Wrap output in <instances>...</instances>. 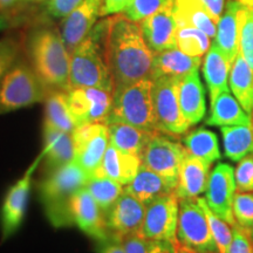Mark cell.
I'll return each mask as SVG.
<instances>
[{"instance_id":"obj_14","label":"cell","mask_w":253,"mask_h":253,"mask_svg":"<svg viewBox=\"0 0 253 253\" xmlns=\"http://www.w3.org/2000/svg\"><path fill=\"white\" fill-rule=\"evenodd\" d=\"M236 192L235 169L227 163H218L209 176L205 201L211 210L231 226L236 224L233 217V199Z\"/></svg>"},{"instance_id":"obj_54","label":"cell","mask_w":253,"mask_h":253,"mask_svg":"<svg viewBox=\"0 0 253 253\" xmlns=\"http://www.w3.org/2000/svg\"><path fill=\"white\" fill-rule=\"evenodd\" d=\"M252 122H253V113H252Z\"/></svg>"},{"instance_id":"obj_39","label":"cell","mask_w":253,"mask_h":253,"mask_svg":"<svg viewBox=\"0 0 253 253\" xmlns=\"http://www.w3.org/2000/svg\"><path fill=\"white\" fill-rule=\"evenodd\" d=\"M172 1L173 0H131L123 14L134 23H141Z\"/></svg>"},{"instance_id":"obj_10","label":"cell","mask_w":253,"mask_h":253,"mask_svg":"<svg viewBox=\"0 0 253 253\" xmlns=\"http://www.w3.org/2000/svg\"><path fill=\"white\" fill-rule=\"evenodd\" d=\"M179 199L175 192L161 196L145 209L141 235L150 240L177 242Z\"/></svg>"},{"instance_id":"obj_34","label":"cell","mask_w":253,"mask_h":253,"mask_svg":"<svg viewBox=\"0 0 253 253\" xmlns=\"http://www.w3.org/2000/svg\"><path fill=\"white\" fill-rule=\"evenodd\" d=\"M177 48L190 56L202 58L210 48V38L199 28L184 21H177Z\"/></svg>"},{"instance_id":"obj_7","label":"cell","mask_w":253,"mask_h":253,"mask_svg":"<svg viewBox=\"0 0 253 253\" xmlns=\"http://www.w3.org/2000/svg\"><path fill=\"white\" fill-rule=\"evenodd\" d=\"M177 240L195 253H219L198 197L179 199Z\"/></svg>"},{"instance_id":"obj_51","label":"cell","mask_w":253,"mask_h":253,"mask_svg":"<svg viewBox=\"0 0 253 253\" xmlns=\"http://www.w3.org/2000/svg\"><path fill=\"white\" fill-rule=\"evenodd\" d=\"M177 253H195V252L191 251V250L188 248H185V246L181 245L178 243V246H177Z\"/></svg>"},{"instance_id":"obj_22","label":"cell","mask_w":253,"mask_h":253,"mask_svg":"<svg viewBox=\"0 0 253 253\" xmlns=\"http://www.w3.org/2000/svg\"><path fill=\"white\" fill-rule=\"evenodd\" d=\"M201 63L202 58L190 56L178 48L163 50L154 54L149 78L151 80L161 77L182 79L195 69H198Z\"/></svg>"},{"instance_id":"obj_50","label":"cell","mask_w":253,"mask_h":253,"mask_svg":"<svg viewBox=\"0 0 253 253\" xmlns=\"http://www.w3.org/2000/svg\"><path fill=\"white\" fill-rule=\"evenodd\" d=\"M8 25H9L8 19L6 18L5 15L0 14V31H2V30H5V28H7Z\"/></svg>"},{"instance_id":"obj_29","label":"cell","mask_w":253,"mask_h":253,"mask_svg":"<svg viewBox=\"0 0 253 253\" xmlns=\"http://www.w3.org/2000/svg\"><path fill=\"white\" fill-rule=\"evenodd\" d=\"M229 87L240 106L250 115L253 113V72L238 53L232 62L229 75Z\"/></svg>"},{"instance_id":"obj_38","label":"cell","mask_w":253,"mask_h":253,"mask_svg":"<svg viewBox=\"0 0 253 253\" xmlns=\"http://www.w3.org/2000/svg\"><path fill=\"white\" fill-rule=\"evenodd\" d=\"M233 217L236 224L248 231L252 236L253 232V191L236 192L233 199Z\"/></svg>"},{"instance_id":"obj_36","label":"cell","mask_w":253,"mask_h":253,"mask_svg":"<svg viewBox=\"0 0 253 253\" xmlns=\"http://www.w3.org/2000/svg\"><path fill=\"white\" fill-rule=\"evenodd\" d=\"M198 202L201 207L203 208L205 216H207L209 226H210L211 233H212L214 242H216L218 251L219 253H229L233 237L231 225L211 210L205 198L198 197Z\"/></svg>"},{"instance_id":"obj_48","label":"cell","mask_w":253,"mask_h":253,"mask_svg":"<svg viewBox=\"0 0 253 253\" xmlns=\"http://www.w3.org/2000/svg\"><path fill=\"white\" fill-rule=\"evenodd\" d=\"M96 253H126L122 244L118 240H104V242H99V244L95 248Z\"/></svg>"},{"instance_id":"obj_8","label":"cell","mask_w":253,"mask_h":253,"mask_svg":"<svg viewBox=\"0 0 253 253\" xmlns=\"http://www.w3.org/2000/svg\"><path fill=\"white\" fill-rule=\"evenodd\" d=\"M153 81V101L158 131L182 135L191 126L183 116L178 101V78L161 77Z\"/></svg>"},{"instance_id":"obj_31","label":"cell","mask_w":253,"mask_h":253,"mask_svg":"<svg viewBox=\"0 0 253 253\" xmlns=\"http://www.w3.org/2000/svg\"><path fill=\"white\" fill-rule=\"evenodd\" d=\"M45 125L73 134L77 128L67 102V91L49 90L45 99Z\"/></svg>"},{"instance_id":"obj_26","label":"cell","mask_w":253,"mask_h":253,"mask_svg":"<svg viewBox=\"0 0 253 253\" xmlns=\"http://www.w3.org/2000/svg\"><path fill=\"white\" fill-rule=\"evenodd\" d=\"M125 190L145 205L161 196L175 192V188L167 179L145 167L144 164H141L135 178L128 185H126Z\"/></svg>"},{"instance_id":"obj_49","label":"cell","mask_w":253,"mask_h":253,"mask_svg":"<svg viewBox=\"0 0 253 253\" xmlns=\"http://www.w3.org/2000/svg\"><path fill=\"white\" fill-rule=\"evenodd\" d=\"M19 0H0V11H7L17 4Z\"/></svg>"},{"instance_id":"obj_52","label":"cell","mask_w":253,"mask_h":253,"mask_svg":"<svg viewBox=\"0 0 253 253\" xmlns=\"http://www.w3.org/2000/svg\"><path fill=\"white\" fill-rule=\"evenodd\" d=\"M242 5L246 6V7H250L253 9V0H238Z\"/></svg>"},{"instance_id":"obj_25","label":"cell","mask_w":253,"mask_h":253,"mask_svg":"<svg viewBox=\"0 0 253 253\" xmlns=\"http://www.w3.org/2000/svg\"><path fill=\"white\" fill-rule=\"evenodd\" d=\"M242 6L238 0H230L226 4L225 12L221 14L219 21L217 23L214 43L219 47L231 65L239 53L238 14Z\"/></svg>"},{"instance_id":"obj_46","label":"cell","mask_w":253,"mask_h":253,"mask_svg":"<svg viewBox=\"0 0 253 253\" xmlns=\"http://www.w3.org/2000/svg\"><path fill=\"white\" fill-rule=\"evenodd\" d=\"M224 1L225 0H199V2L205 8V11L208 12L209 15L212 18V20L216 24L219 21L221 14H223Z\"/></svg>"},{"instance_id":"obj_35","label":"cell","mask_w":253,"mask_h":253,"mask_svg":"<svg viewBox=\"0 0 253 253\" xmlns=\"http://www.w3.org/2000/svg\"><path fill=\"white\" fill-rule=\"evenodd\" d=\"M86 188L104 214L112 209L125 189L120 183L101 176L90 177Z\"/></svg>"},{"instance_id":"obj_17","label":"cell","mask_w":253,"mask_h":253,"mask_svg":"<svg viewBox=\"0 0 253 253\" xmlns=\"http://www.w3.org/2000/svg\"><path fill=\"white\" fill-rule=\"evenodd\" d=\"M71 213L73 224L78 225L79 229L90 238L97 242L110 239L104 213L87 188L81 189L73 197Z\"/></svg>"},{"instance_id":"obj_5","label":"cell","mask_w":253,"mask_h":253,"mask_svg":"<svg viewBox=\"0 0 253 253\" xmlns=\"http://www.w3.org/2000/svg\"><path fill=\"white\" fill-rule=\"evenodd\" d=\"M122 122L145 130L158 131L153 101V81L147 78L113 91V103L106 125Z\"/></svg>"},{"instance_id":"obj_42","label":"cell","mask_w":253,"mask_h":253,"mask_svg":"<svg viewBox=\"0 0 253 253\" xmlns=\"http://www.w3.org/2000/svg\"><path fill=\"white\" fill-rule=\"evenodd\" d=\"M231 227L233 237L229 253H253L252 236L237 224Z\"/></svg>"},{"instance_id":"obj_20","label":"cell","mask_w":253,"mask_h":253,"mask_svg":"<svg viewBox=\"0 0 253 253\" xmlns=\"http://www.w3.org/2000/svg\"><path fill=\"white\" fill-rule=\"evenodd\" d=\"M178 101L183 116L190 126L197 125L204 119L207 114V102L198 69L179 79Z\"/></svg>"},{"instance_id":"obj_45","label":"cell","mask_w":253,"mask_h":253,"mask_svg":"<svg viewBox=\"0 0 253 253\" xmlns=\"http://www.w3.org/2000/svg\"><path fill=\"white\" fill-rule=\"evenodd\" d=\"M130 1L131 0H103L100 15L102 17V15L118 14L121 13V12H125V9Z\"/></svg>"},{"instance_id":"obj_33","label":"cell","mask_w":253,"mask_h":253,"mask_svg":"<svg viewBox=\"0 0 253 253\" xmlns=\"http://www.w3.org/2000/svg\"><path fill=\"white\" fill-rule=\"evenodd\" d=\"M176 21H184L203 31L208 37L214 38L217 33V24L205 11L199 0H175L173 6Z\"/></svg>"},{"instance_id":"obj_24","label":"cell","mask_w":253,"mask_h":253,"mask_svg":"<svg viewBox=\"0 0 253 253\" xmlns=\"http://www.w3.org/2000/svg\"><path fill=\"white\" fill-rule=\"evenodd\" d=\"M230 69L229 60L213 42L209 48L203 62V75L209 89L210 103L213 102L223 91L230 90Z\"/></svg>"},{"instance_id":"obj_30","label":"cell","mask_w":253,"mask_h":253,"mask_svg":"<svg viewBox=\"0 0 253 253\" xmlns=\"http://www.w3.org/2000/svg\"><path fill=\"white\" fill-rule=\"evenodd\" d=\"M225 156L232 162L253 154V122L248 126H220Z\"/></svg>"},{"instance_id":"obj_27","label":"cell","mask_w":253,"mask_h":253,"mask_svg":"<svg viewBox=\"0 0 253 253\" xmlns=\"http://www.w3.org/2000/svg\"><path fill=\"white\" fill-rule=\"evenodd\" d=\"M109 144L128 154L142 156L151 137L157 131L145 130L122 122L108 123Z\"/></svg>"},{"instance_id":"obj_1","label":"cell","mask_w":253,"mask_h":253,"mask_svg":"<svg viewBox=\"0 0 253 253\" xmlns=\"http://www.w3.org/2000/svg\"><path fill=\"white\" fill-rule=\"evenodd\" d=\"M104 49L114 90L150 77L154 53L145 43L140 25L125 14L108 19Z\"/></svg>"},{"instance_id":"obj_3","label":"cell","mask_w":253,"mask_h":253,"mask_svg":"<svg viewBox=\"0 0 253 253\" xmlns=\"http://www.w3.org/2000/svg\"><path fill=\"white\" fill-rule=\"evenodd\" d=\"M108 19L94 26L88 37L71 54L69 84L72 88H100L114 90V81L106 59L104 40Z\"/></svg>"},{"instance_id":"obj_9","label":"cell","mask_w":253,"mask_h":253,"mask_svg":"<svg viewBox=\"0 0 253 253\" xmlns=\"http://www.w3.org/2000/svg\"><path fill=\"white\" fill-rule=\"evenodd\" d=\"M186 153L184 145L157 131L144 149L141 160L142 164L162 176L176 190Z\"/></svg>"},{"instance_id":"obj_43","label":"cell","mask_w":253,"mask_h":253,"mask_svg":"<svg viewBox=\"0 0 253 253\" xmlns=\"http://www.w3.org/2000/svg\"><path fill=\"white\" fill-rule=\"evenodd\" d=\"M84 0H46L47 12L54 18L65 19Z\"/></svg>"},{"instance_id":"obj_16","label":"cell","mask_w":253,"mask_h":253,"mask_svg":"<svg viewBox=\"0 0 253 253\" xmlns=\"http://www.w3.org/2000/svg\"><path fill=\"white\" fill-rule=\"evenodd\" d=\"M173 6L175 0L140 23L142 36L154 54L177 48V21Z\"/></svg>"},{"instance_id":"obj_44","label":"cell","mask_w":253,"mask_h":253,"mask_svg":"<svg viewBox=\"0 0 253 253\" xmlns=\"http://www.w3.org/2000/svg\"><path fill=\"white\" fill-rule=\"evenodd\" d=\"M126 253H149L150 239H147L140 232L125 236L120 240Z\"/></svg>"},{"instance_id":"obj_47","label":"cell","mask_w":253,"mask_h":253,"mask_svg":"<svg viewBox=\"0 0 253 253\" xmlns=\"http://www.w3.org/2000/svg\"><path fill=\"white\" fill-rule=\"evenodd\" d=\"M177 242H169V240H150V252L149 253H177Z\"/></svg>"},{"instance_id":"obj_15","label":"cell","mask_w":253,"mask_h":253,"mask_svg":"<svg viewBox=\"0 0 253 253\" xmlns=\"http://www.w3.org/2000/svg\"><path fill=\"white\" fill-rule=\"evenodd\" d=\"M147 205L123 189L112 209L104 214L110 239L120 242L131 233H141Z\"/></svg>"},{"instance_id":"obj_32","label":"cell","mask_w":253,"mask_h":253,"mask_svg":"<svg viewBox=\"0 0 253 253\" xmlns=\"http://www.w3.org/2000/svg\"><path fill=\"white\" fill-rule=\"evenodd\" d=\"M186 151L205 162L212 164L220 160L221 153L217 135L207 128L190 131L183 138Z\"/></svg>"},{"instance_id":"obj_37","label":"cell","mask_w":253,"mask_h":253,"mask_svg":"<svg viewBox=\"0 0 253 253\" xmlns=\"http://www.w3.org/2000/svg\"><path fill=\"white\" fill-rule=\"evenodd\" d=\"M239 53L253 72V9L243 5L238 14Z\"/></svg>"},{"instance_id":"obj_41","label":"cell","mask_w":253,"mask_h":253,"mask_svg":"<svg viewBox=\"0 0 253 253\" xmlns=\"http://www.w3.org/2000/svg\"><path fill=\"white\" fill-rule=\"evenodd\" d=\"M237 191H253V154L240 160L235 169Z\"/></svg>"},{"instance_id":"obj_2","label":"cell","mask_w":253,"mask_h":253,"mask_svg":"<svg viewBox=\"0 0 253 253\" xmlns=\"http://www.w3.org/2000/svg\"><path fill=\"white\" fill-rule=\"evenodd\" d=\"M27 54L32 69L47 90L71 89V53L58 30L40 27L32 32Z\"/></svg>"},{"instance_id":"obj_11","label":"cell","mask_w":253,"mask_h":253,"mask_svg":"<svg viewBox=\"0 0 253 253\" xmlns=\"http://www.w3.org/2000/svg\"><path fill=\"white\" fill-rule=\"evenodd\" d=\"M72 135L75 147L74 161L89 177H93L109 145L108 126L106 123L84 125L77 126Z\"/></svg>"},{"instance_id":"obj_40","label":"cell","mask_w":253,"mask_h":253,"mask_svg":"<svg viewBox=\"0 0 253 253\" xmlns=\"http://www.w3.org/2000/svg\"><path fill=\"white\" fill-rule=\"evenodd\" d=\"M20 42L13 37H7L0 40V80L13 67L20 54Z\"/></svg>"},{"instance_id":"obj_6","label":"cell","mask_w":253,"mask_h":253,"mask_svg":"<svg viewBox=\"0 0 253 253\" xmlns=\"http://www.w3.org/2000/svg\"><path fill=\"white\" fill-rule=\"evenodd\" d=\"M47 93L31 66L14 63L0 80V115L42 102Z\"/></svg>"},{"instance_id":"obj_4","label":"cell","mask_w":253,"mask_h":253,"mask_svg":"<svg viewBox=\"0 0 253 253\" xmlns=\"http://www.w3.org/2000/svg\"><path fill=\"white\" fill-rule=\"evenodd\" d=\"M89 175L73 162L50 170L39 185L41 203L50 224L55 227L73 225L72 199L78 191L86 188Z\"/></svg>"},{"instance_id":"obj_13","label":"cell","mask_w":253,"mask_h":253,"mask_svg":"<svg viewBox=\"0 0 253 253\" xmlns=\"http://www.w3.org/2000/svg\"><path fill=\"white\" fill-rule=\"evenodd\" d=\"M41 158H42V154L34 161V163L28 168L27 171L8 189L7 194L5 196L1 211H0L2 242L14 235L23 223L32 188V175L37 167L39 166Z\"/></svg>"},{"instance_id":"obj_28","label":"cell","mask_w":253,"mask_h":253,"mask_svg":"<svg viewBox=\"0 0 253 253\" xmlns=\"http://www.w3.org/2000/svg\"><path fill=\"white\" fill-rule=\"evenodd\" d=\"M252 123L251 115L240 106L230 90L223 91L213 102H211L210 115L207 125L211 126H248Z\"/></svg>"},{"instance_id":"obj_53","label":"cell","mask_w":253,"mask_h":253,"mask_svg":"<svg viewBox=\"0 0 253 253\" xmlns=\"http://www.w3.org/2000/svg\"><path fill=\"white\" fill-rule=\"evenodd\" d=\"M27 1H42V0H27Z\"/></svg>"},{"instance_id":"obj_21","label":"cell","mask_w":253,"mask_h":253,"mask_svg":"<svg viewBox=\"0 0 253 253\" xmlns=\"http://www.w3.org/2000/svg\"><path fill=\"white\" fill-rule=\"evenodd\" d=\"M141 164L140 156L125 153L109 144L104 153L102 163L94 176L107 177L122 185H128L135 178Z\"/></svg>"},{"instance_id":"obj_19","label":"cell","mask_w":253,"mask_h":253,"mask_svg":"<svg viewBox=\"0 0 253 253\" xmlns=\"http://www.w3.org/2000/svg\"><path fill=\"white\" fill-rule=\"evenodd\" d=\"M212 164L186 153L179 170L178 184L175 194L178 199L197 198L208 188Z\"/></svg>"},{"instance_id":"obj_12","label":"cell","mask_w":253,"mask_h":253,"mask_svg":"<svg viewBox=\"0 0 253 253\" xmlns=\"http://www.w3.org/2000/svg\"><path fill=\"white\" fill-rule=\"evenodd\" d=\"M67 102L77 126L89 123H106L113 103L112 91L100 88H72Z\"/></svg>"},{"instance_id":"obj_18","label":"cell","mask_w":253,"mask_h":253,"mask_svg":"<svg viewBox=\"0 0 253 253\" xmlns=\"http://www.w3.org/2000/svg\"><path fill=\"white\" fill-rule=\"evenodd\" d=\"M102 5L103 0H84L62 20L60 33L71 54L96 25Z\"/></svg>"},{"instance_id":"obj_55","label":"cell","mask_w":253,"mask_h":253,"mask_svg":"<svg viewBox=\"0 0 253 253\" xmlns=\"http://www.w3.org/2000/svg\"><path fill=\"white\" fill-rule=\"evenodd\" d=\"M252 240H253V232H252Z\"/></svg>"},{"instance_id":"obj_23","label":"cell","mask_w":253,"mask_h":253,"mask_svg":"<svg viewBox=\"0 0 253 253\" xmlns=\"http://www.w3.org/2000/svg\"><path fill=\"white\" fill-rule=\"evenodd\" d=\"M45 145L42 150V158L50 170L71 163L75 158V147L73 135L59 130L48 125L43 126Z\"/></svg>"}]
</instances>
